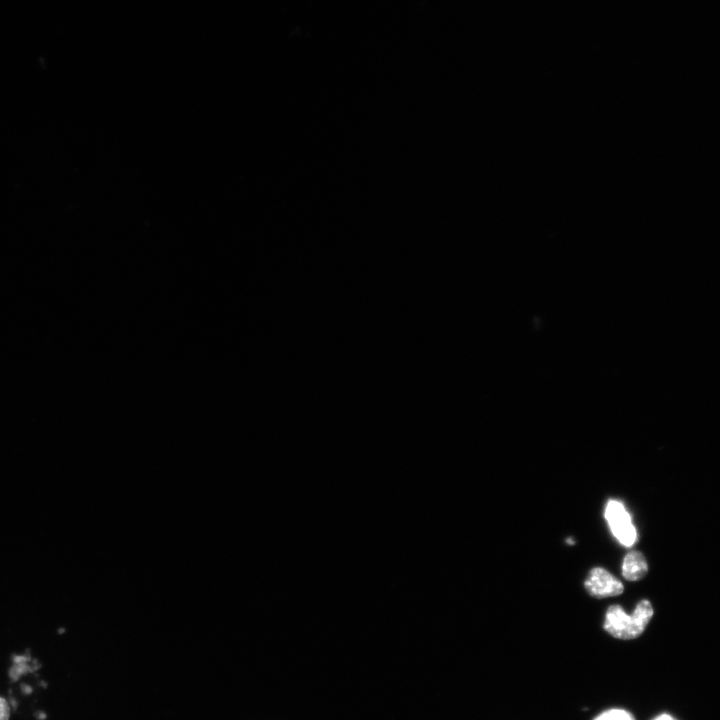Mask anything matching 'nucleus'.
<instances>
[{"instance_id":"f257e3e1","label":"nucleus","mask_w":720,"mask_h":720,"mask_svg":"<svg viewBox=\"0 0 720 720\" xmlns=\"http://www.w3.org/2000/svg\"><path fill=\"white\" fill-rule=\"evenodd\" d=\"M652 615V605L646 599L637 604L632 615H627L619 605H611L607 609L603 627L615 638L634 639L643 633Z\"/></svg>"},{"instance_id":"f03ea898","label":"nucleus","mask_w":720,"mask_h":720,"mask_svg":"<svg viewBox=\"0 0 720 720\" xmlns=\"http://www.w3.org/2000/svg\"><path fill=\"white\" fill-rule=\"evenodd\" d=\"M605 518L613 535L618 541L630 547L636 541V530L632 524L631 516L625 506L617 500H609L605 508Z\"/></svg>"},{"instance_id":"7ed1b4c3","label":"nucleus","mask_w":720,"mask_h":720,"mask_svg":"<svg viewBox=\"0 0 720 720\" xmlns=\"http://www.w3.org/2000/svg\"><path fill=\"white\" fill-rule=\"evenodd\" d=\"M584 586L591 596L599 599L620 595L624 590L623 584L601 567L590 570Z\"/></svg>"},{"instance_id":"20e7f679","label":"nucleus","mask_w":720,"mask_h":720,"mask_svg":"<svg viewBox=\"0 0 720 720\" xmlns=\"http://www.w3.org/2000/svg\"><path fill=\"white\" fill-rule=\"evenodd\" d=\"M648 571L644 555L638 551H631L624 557L622 574L629 581L642 579Z\"/></svg>"},{"instance_id":"39448f33","label":"nucleus","mask_w":720,"mask_h":720,"mask_svg":"<svg viewBox=\"0 0 720 720\" xmlns=\"http://www.w3.org/2000/svg\"><path fill=\"white\" fill-rule=\"evenodd\" d=\"M593 720H635V718L624 709L613 708L602 712Z\"/></svg>"},{"instance_id":"423d86ee","label":"nucleus","mask_w":720,"mask_h":720,"mask_svg":"<svg viewBox=\"0 0 720 720\" xmlns=\"http://www.w3.org/2000/svg\"><path fill=\"white\" fill-rule=\"evenodd\" d=\"M10 706L6 699L0 697V720H9Z\"/></svg>"},{"instance_id":"0eeeda50","label":"nucleus","mask_w":720,"mask_h":720,"mask_svg":"<svg viewBox=\"0 0 720 720\" xmlns=\"http://www.w3.org/2000/svg\"><path fill=\"white\" fill-rule=\"evenodd\" d=\"M653 720H677V719L674 718V717H673L672 715H670V714L664 713V714L658 715V716L655 717Z\"/></svg>"}]
</instances>
